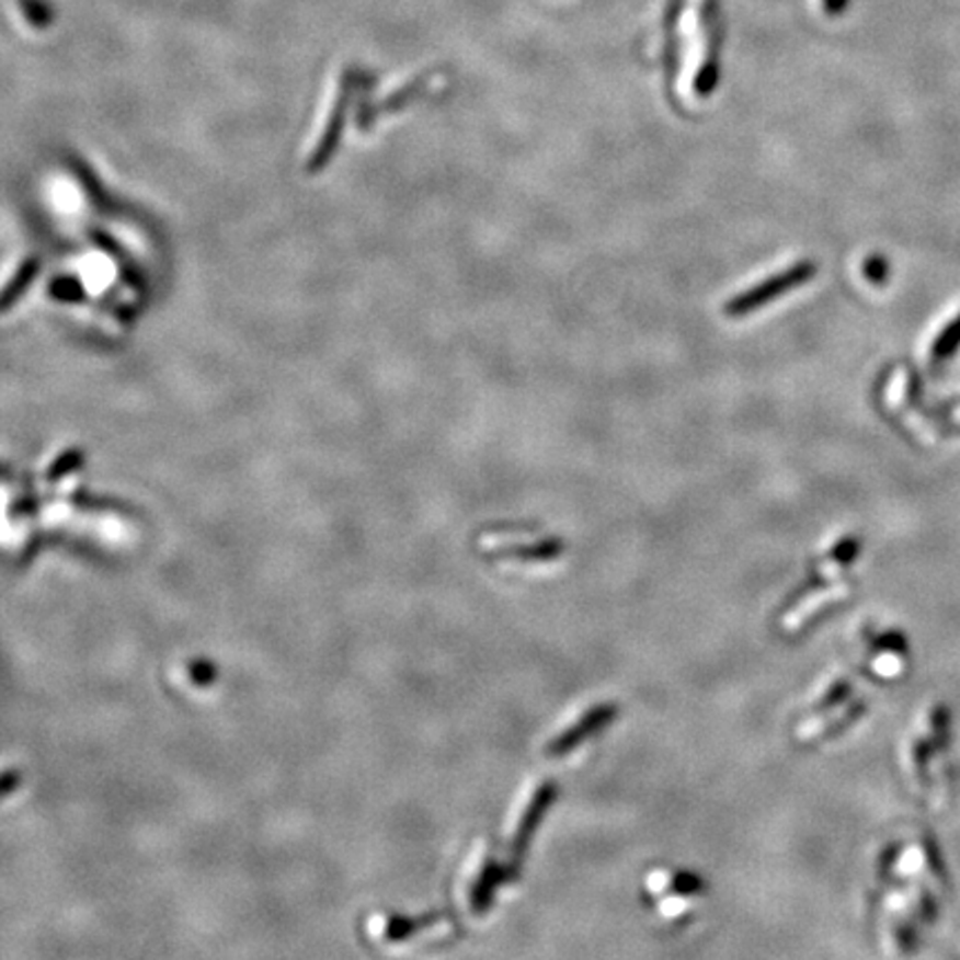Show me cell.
<instances>
[{
    "instance_id": "1",
    "label": "cell",
    "mask_w": 960,
    "mask_h": 960,
    "mask_svg": "<svg viewBox=\"0 0 960 960\" xmlns=\"http://www.w3.org/2000/svg\"><path fill=\"white\" fill-rule=\"evenodd\" d=\"M960 347V313L938 334L932 347V365H945L953 352Z\"/></svg>"
},
{
    "instance_id": "2",
    "label": "cell",
    "mask_w": 960,
    "mask_h": 960,
    "mask_svg": "<svg viewBox=\"0 0 960 960\" xmlns=\"http://www.w3.org/2000/svg\"><path fill=\"white\" fill-rule=\"evenodd\" d=\"M934 732H936L938 750H945L949 743V713L945 707H938L934 711Z\"/></svg>"
}]
</instances>
